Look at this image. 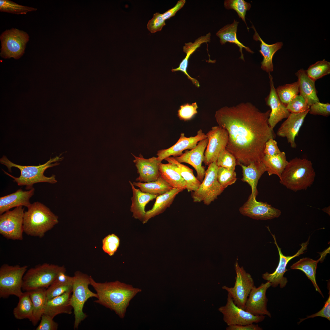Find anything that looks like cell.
I'll use <instances>...</instances> for the list:
<instances>
[{"mask_svg": "<svg viewBox=\"0 0 330 330\" xmlns=\"http://www.w3.org/2000/svg\"><path fill=\"white\" fill-rule=\"evenodd\" d=\"M270 111L262 112L247 102L225 106L216 112L218 126L228 134L226 148L235 157L237 165L262 161L266 142L276 137L268 122Z\"/></svg>", "mask_w": 330, "mask_h": 330, "instance_id": "obj_1", "label": "cell"}, {"mask_svg": "<svg viewBox=\"0 0 330 330\" xmlns=\"http://www.w3.org/2000/svg\"><path fill=\"white\" fill-rule=\"evenodd\" d=\"M90 285L97 295L94 302L113 311L121 318L125 316L131 300L141 289L118 280L96 282L91 276Z\"/></svg>", "mask_w": 330, "mask_h": 330, "instance_id": "obj_2", "label": "cell"}, {"mask_svg": "<svg viewBox=\"0 0 330 330\" xmlns=\"http://www.w3.org/2000/svg\"><path fill=\"white\" fill-rule=\"evenodd\" d=\"M315 176L311 161L296 157L288 161L279 178L280 182L288 189L297 192L311 186Z\"/></svg>", "mask_w": 330, "mask_h": 330, "instance_id": "obj_3", "label": "cell"}, {"mask_svg": "<svg viewBox=\"0 0 330 330\" xmlns=\"http://www.w3.org/2000/svg\"><path fill=\"white\" fill-rule=\"evenodd\" d=\"M62 158L57 156L50 158L45 163L38 166H22L16 164L9 160L7 157L3 156L0 159L1 164L6 166L9 171L11 172V168L15 167L19 169L20 175L18 177H15L3 170L7 175L13 178V181L17 183L19 186H26V189L30 190L33 188V185L39 182H47L54 184L57 182L55 176L53 175L50 177L45 176V171L47 169L58 165L59 163H53L60 160Z\"/></svg>", "mask_w": 330, "mask_h": 330, "instance_id": "obj_4", "label": "cell"}, {"mask_svg": "<svg viewBox=\"0 0 330 330\" xmlns=\"http://www.w3.org/2000/svg\"><path fill=\"white\" fill-rule=\"evenodd\" d=\"M24 212V232L28 236L43 237L58 222V217L43 204H31Z\"/></svg>", "mask_w": 330, "mask_h": 330, "instance_id": "obj_5", "label": "cell"}, {"mask_svg": "<svg viewBox=\"0 0 330 330\" xmlns=\"http://www.w3.org/2000/svg\"><path fill=\"white\" fill-rule=\"evenodd\" d=\"M90 277L79 271L75 272L73 276L72 293L70 302L74 311L75 329H77L82 321L87 317L83 311L86 302L90 298L97 297L96 293L93 292L89 288Z\"/></svg>", "mask_w": 330, "mask_h": 330, "instance_id": "obj_6", "label": "cell"}, {"mask_svg": "<svg viewBox=\"0 0 330 330\" xmlns=\"http://www.w3.org/2000/svg\"><path fill=\"white\" fill-rule=\"evenodd\" d=\"M61 272H66L64 266L46 263L30 268L24 276L22 290L29 291L40 288H47Z\"/></svg>", "mask_w": 330, "mask_h": 330, "instance_id": "obj_7", "label": "cell"}, {"mask_svg": "<svg viewBox=\"0 0 330 330\" xmlns=\"http://www.w3.org/2000/svg\"><path fill=\"white\" fill-rule=\"evenodd\" d=\"M28 266L2 265L0 268V297L7 298L11 295L18 298L22 291L23 279Z\"/></svg>", "mask_w": 330, "mask_h": 330, "instance_id": "obj_8", "label": "cell"}, {"mask_svg": "<svg viewBox=\"0 0 330 330\" xmlns=\"http://www.w3.org/2000/svg\"><path fill=\"white\" fill-rule=\"evenodd\" d=\"M205 170L204 179L198 189L191 194L193 202H203L207 205L217 199L224 190L218 181L217 172L218 167L216 161L209 165Z\"/></svg>", "mask_w": 330, "mask_h": 330, "instance_id": "obj_9", "label": "cell"}, {"mask_svg": "<svg viewBox=\"0 0 330 330\" xmlns=\"http://www.w3.org/2000/svg\"><path fill=\"white\" fill-rule=\"evenodd\" d=\"M28 34L16 28L6 30L0 36L1 48L0 56L5 58H20L24 53L29 40Z\"/></svg>", "mask_w": 330, "mask_h": 330, "instance_id": "obj_10", "label": "cell"}, {"mask_svg": "<svg viewBox=\"0 0 330 330\" xmlns=\"http://www.w3.org/2000/svg\"><path fill=\"white\" fill-rule=\"evenodd\" d=\"M234 268L236 276L234 286L229 287L225 286L222 288L228 292L236 305L244 310L249 293L255 286L254 281L250 274L247 273L243 266H240L237 258Z\"/></svg>", "mask_w": 330, "mask_h": 330, "instance_id": "obj_11", "label": "cell"}, {"mask_svg": "<svg viewBox=\"0 0 330 330\" xmlns=\"http://www.w3.org/2000/svg\"><path fill=\"white\" fill-rule=\"evenodd\" d=\"M24 212V208L20 206L1 215L0 234L8 239L22 240Z\"/></svg>", "mask_w": 330, "mask_h": 330, "instance_id": "obj_12", "label": "cell"}, {"mask_svg": "<svg viewBox=\"0 0 330 330\" xmlns=\"http://www.w3.org/2000/svg\"><path fill=\"white\" fill-rule=\"evenodd\" d=\"M219 310L223 314L224 321L228 326L257 323L265 318L264 315H254L237 306L229 294L226 304Z\"/></svg>", "mask_w": 330, "mask_h": 330, "instance_id": "obj_13", "label": "cell"}, {"mask_svg": "<svg viewBox=\"0 0 330 330\" xmlns=\"http://www.w3.org/2000/svg\"><path fill=\"white\" fill-rule=\"evenodd\" d=\"M267 228L273 237L274 241V243L278 249L279 255V261L278 266L273 273H270L266 272L262 275V277L264 280L269 281L271 283V286L273 287H276L279 285L280 287L283 288L286 286L288 282L287 278L284 277V274L288 270L286 268L288 263L292 259L299 256L300 255L304 253V251L307 249L309 239L307 241L301 245V248L295 255L291 256H286L284 255L282 253L281 248L279 247L277 243L275 235L271 233L268 226Z\"/></svg>", "mask_w": 330, "mask_h": 330, "instance_id": "obj_14", "label": "cell"}, {"mask_svg": "<svg viewBox=\"0 0 330 330\" xmlns=\"http://www.w3.org/2000/svg\"><path fill=\"white\" fill-rule=\"evenodd\" d=\"M208 142L204 153V162L206 165L217 161L222 150L226 148L228 141L227 130L219 126L211 128L206 134Z\"/></svg>", "mask_w": 330, "mask_h": 330, "instance_id": "obj_15", "label": "cell"}, {"mask_svg": "<svg viewBox=\"0 0 330 330\" xmlns=\"http://www.w3.org/2000/svg\"><path fill=\"white\" fill-rule=\"evenodd\" d=\"M256 197L250 195L247 201L240 207L242 215L256 220H267L278 218L281 211L267 203L258 201Z\"/></svg>", "mask_w": 330, "mask_h": 330, "instance_id": "obj_16", "label": "cell"}, {"mask_svg": "<svg viewBox=\"0 0 330 330\" xmlns=\"http://www.w3.org/2000/svg\"><path fill=\"white\" fill-rule=\"evenodd\" d=\"M271 286L269 281L262 283L257 288L255 285L249 293L244 310L254 315H266L271 317V314L267 309L268 299L266 295L267 289Z\"/></svg>", "mask_w": 330, "mask_h": 330, "instance_id": "obj_17", "label": "cell"}, {"mask_svg": "<svg viewBox=\"0 0 330 330\" xmlns=\"http://www.w3.org/2000/svg\"><path fill=\"white\" fill-rule=\"evenodd\" d=\"M208 142L207 138L203 139L190 150L186 151L181 155L174 157L180 163H186L192 166L196 172V178L201 182L205 174V167L202 166V163L204 161V153Z\"/></svg>", "mask_w": 330, "mask_h": 330, "instance_id": "obj_18", "label": "cell"}, {"mask_svg": "<svg viewBox=\"0 0 330 330\" xmlns=\"http://www.w3.org/2000/svg\"><path fill=\"white\" fill-rule=\"evenodd\" d=\"M268 73L270 91L265 100L266 105L271 108L268 122L271 128L273 130L279 122L287 118L290 112L287 109L286 106L280 101L274 86L273 78L270 73Z\"/></svg>", "mask_w": 330, "mask_h": 330, "instance_id": "obj_19", "label": "cell"}, {"mask_svg": "<svg viewBox=\"0 0 330 330\" xmlns=\"http://www.w3.org/2000/svg\"><path fill=\"white\" fill-rule=\"evenodd\" d=\"M207 138L206 134L201 129L197 131L196 135L189 137H185V134L182 133L179 138L173 145L168 148L161 149L157 152V158L161 162L163 160L171 156L173 157L179 156L183 153V151L192 149L199 141Z\"/></svg>", "mask_w": 330, "mask_h": 330, "instance_id": "obj_20", "label": "cell"}, {"mask_svg": "<svg viewBox=\"0 0 330 330\" xmlns=\"http://www.w3.org/2000/svg\"><path fill=\"white\" fill-rule=\"evenodd\" d=\"M309 111V109L300 113H290L288 117L281 124L277 131V135L280 137L286 138L288 143L292 148H295L296 147L295 137L298 136L300 128Z\"/></svg>", "mask_w": 330, "mask_h": 330, "instance_id": "obj_21", "label": "cell"}, {"mask_svg": "<svg viewBox=\"0 0 330 330\" xmlns=\"http://www.w3.org/2000/svg\"><path fill=\"white\" fill-rule=\"evenodd\" d=\"M132 154L135 159L133 162L139 175L136 181L147 182L155 181L159 178L160 176L159 165L161 162L157 157L145 159L141 154L139 156Z\"/></svg>", "mask_w": 330, "mask_h": 330, "instance_id": "obj_22", "label": "cell"}, {"mask_svg": "<svg viewBox=\"0 0 330 330\" xmlns=\"http://www.w3.org/2000/svg\"><path fill=\"white\" fill-rule=\"evenodd\" d=\"M35 189L28 191H23L20 189L16 191L0 198V215L10 209L20 206L28 207L31 204L29 200L33 196Z\"/></svg>", "mask_w": 330, "mask_h": 330, "instance_id": "obj_23", "label": "cell"}, {"mask_svg": "<svg viewBox=\"0 0 330 330\" xmlns=\"http://www.w3.org/2000/svg\"><path fill=\"white\" fill-rule=\"evenodd\" d=\"M129 182L133 192L130 210L133 213V217L143 221L146 213L145 206L150 201L156 199L158 195L143 192L139 189H136L130 181Z\"/></svg>", "mask_w": 330, "mask_h": 330, "instance_id": "obj_24", "label": "cell"}, {"mask_svg": "<svg viewBox=\"0 0 330 330\" xmlns=\"http://www.w3.org/2000/svg\"><path fill=\"white\" fill-rule=\"evenodd\" d=\"M72 292H67L60 296L48 300L43 314L52 319L57 315L61 314H71L73 309L70 302Z\"/></svg>", "mask_w": 330, "mask_h": 330, "instance_id": "obj_25", "label": "cell"}, {"mask_svg": "<svg viewBox=\"0 0 330 330\" xmlns=\"http://www.w3.org/2000/svg\"><path fill=\"white\" fill-rule=\"evenodd\" d=\"M186 189L185 188H173L166 193L158 196L152 209L146 212L143 221L147 223L151 218L163 212L172 204L176 196Z\"/></svg>", "mask_w": 330, "mask_h": 330, "instance_id": "obj_26", "label": "cell"}, {"mask_svg": "<svg viewBox=\"0 0 330 330\" xmlns=\"http://www.w3.org/2000/svg\"><path fill=\"white\" fill-rule=\"evenodd\" d=\"M238 165L242 170L243 178L241 180L248 183L251 187V193L250 196L256 197L258 194L257 186L258 180L266 171L264 164L260 161L252 163L247 166L241 164Z\"/></svg>", "mask_w": 330, "mask_h": 330, "instance_id": "obj_27", "label": "cell"}, {"mask_svg": "<svg viewBox=\"0 0 330 330\" xmlns=\"http://www.w3.org/2000/svg\"><path fill=\"white\" fill-rule=\"evenodd\" d=\"M211 36V33H209L205 35L201 36L199 37L193 42H189L185 43L184 46H183V52L186 54L185 57L180 62L178 67L175 68H173L171 70L172 72L178 71L182 72L187 76L188 78L192 81L193 83L197 87L200 86L198 81L197 79L191 77L187 71L189 59L191 55L200 46L202 43L210 42Z\"/></svg>", "mask_w": 330, "mask_h": 330, "instance_id": "obj_28", "label": "cell"}, {"mask_svg": "<svg viewBox=\"0 0 330 330\" xmlns=\"http://www.w3.org/2000/svg\"><path fill=\"white\" fill-rule=\"evenodd\" d=\"M251 28L255 31L253 39L256 41H259L261 42L260 50L259 51L263 57L262 61L261 62V68L268 73H270L273 70L272 61L273 56L277 51L282 48L283 43L279 42L272 44H267L260 37L253 25L252 26Z\"/></svg>", "mask_w": 330, "mask_h": 330, "instance_id": "obj_29", "label": "cell"}, {"mask_svg": "<svg viewBox=\"0 0 330 330\" xmlns=\"http://www.w3.org/2000/svg\"><path fill=\"white\" fill-rule=\"evenodd\" d=\"M295 74L298 79L300 95L304 98L307 104L310 106L319 101L317 95L315 81L308 76L306 70L300 69Z\"/></svg>", "mask_w": 330, "mask_h": 330, "instance_id": "obj_30", "label": "cell"}, {"mask_svg": "<svg viewBox=\"0 0 330 330\" xmlns=\"http://www.w3.org/2000/svg\"><path fill=\"white\" fill-rule=\"evenodd\" d=\"M239 23L234 20L232 24H227L220 29L217 32L216 35L219 38L220 43L222 45L225 44L227 42L236 44L239 48V50L240 53V58L244 61L242 52L243 48L250 53H252L254 52L248 47L244 45L237 39V32Z\"/></svg>", "mask_w": 330, "mask_h": 330, "instance_id": "obj_31", "label": "cell"}, {"mask_svg": "<svg viewBox=\"0 0 330 330\" xmlns=\"http://www.w3.org/2000/svg\"><path fill=\"white\" fill-rule=\"evenodd\" d=\"M159 170L160 176L173 188L186 189L185 183L175 164L161 162L159 164Z\"/></svg>", "mask_w": 330, "mask_h": 330, "instance_id": "obj_32", "label": "cell"}, {"mask_svg": "<svg viewBox=\"0 0 330 330\" xmlns=\"http://www.w3.org/2000/svg\"><path fill=\"white\" fill-rule=\"evenodd\" d=\"M324 254L317 260H313L309 258H303L294 263L290 267L292 270H299L303 272L309 279L311 280L316 291L318 292L324 298V296L317 283L316 279V271L317 264L320 261L323 260Z\"/></svg>", "mask_w": 330, "mask_h": 330, "instance_id": "obj_33", "label": "cell"}, {"mask_svg": "<svg viewBox=\"0 0 330 330\" xmlns=\"http://www.w3.org/2000/svg\"><path fill=\"white\" fill-rule=\"evenodd\" d=\"M262 161L269 176L275 174L279 178L288 162L285 152L282 151L273 156L265 155Z\"/></svg>", "mask_w": 330, "mask_h": 330, "instance_id": "obj_34", "label": "cell"}, {"mask_svg": "<svg viewBox=\"0 0 330 330\" xmlns=\"http://www.w3.org/2000/svg\"><path fill=\"white\" fill-rule=\"evenodd\" d=\"M17 306L14 309L13 314L17 319H28L32 324L34 323L33 305L29 291H25L19 298Z\"/></svg>", "mask_w": 330, "mask_h": 330, "instance_id": "obj_35", "label": "cell"}, {"mask_svg": "<svg viewBox=\"0 0 330 330\" xmlns=\"http://www.w3.org/2000/svg\"><path fill=\"white\" fill-rule=\"evenodd\" d=\"M29 292L33 307V314L34 323L33 325L35 326L41 320L48 300L46 289L40 288Z\"/></svg>", "mask_w": 330, "mask_h": 330, "instance_id": "obj_36", "label": "cell"}, {"mask_svg": "<svg viewBox=\"0 0 330 330\" xmlns=\"http://www.w3.org/2000/svg\"><path fill=\"white\" fill-rule=\"evenodd\" d=\"M164 160L168 163H173L177 165L178 171L185 183L186 189L188 192H194L198 189L201 182L195 177L192 169L178 162L173 157H169Z\"/></svg>", "mask_w": 330, "mask_h": 330, "instance_id": "obj_37", "label": "cell"}, {"mask_svg": "<svg viewBox=\"0 0 330 330\" xmlns=\"http://www.w3.org/2000/svg\"><path fill=\"white\" fill-rule=\"evenodd\" d=\"M133 184L143 192L158 196L173 189L160 176L154 181L144 183L134 182Z\"/></svg>", "mask_w": 330, "mask_h": 330, "instance_id": "obj_38", "label": "cell"}, {"mask_svg": "<svg viewBox=\"0 0 330 330\" xmlns=\"http://www.w3.org/2000/svg\"><path fill=\"white\" fill-rule=\"evenodd\" d=\"M276 90L280 101L286 106L290 101L299 93V82L297 81L290 84L280 86Z\"/></svg>", "mask_w": 330, "mask_h": 330, "instance_id": "obj_39", "label": "cell"}, {"mask_svg": "<svg viewBox=\"0 0 330 330\" xmlns=\"http://www.w3.org/2000/svg\"><path fill=\"white\" fill-rule=\"evenodd\" d=\"M306 72L307 75L312 80H316L330 73V63L324 59L318 61L310 65Z\"/></svg>", "mask_w": 330, "mask_h": 330, "instance_id": "obj_40", "label": "cell"}, {"mask_svg": "<svg viewBox=\"0 0 330 330\" xmlns=\"http://www.w3.org/2000/svg\"><path fill=\"white\" fill-rule=\"evenodd\" d=\"M37 10V8L22 6L9 0H0V12L21 14Z\"/></svg>", "mask_w": 330, "mask_h": 330, "instance_id": "obj_41", "label": "cell"}, {"mask_svg": "<svg viewBox=\"0 0 330 330\" xmlns=\"http://www.w3.org/2000/svg\"><path fill=\"white\" fill-rule=\"evenodd\" d=\"M72 282L73 280L71 282H64L54 280L46 289L48 300L60 296L67 292H72Z\"/></svg>", "mask_w": 330, "mask_h": 330, "instance_id": "obj_42", "label": "cell"}, {"mask_svg": "<svg viewBox=\"0 0 330 330\" xmlns=\"http://www.w3.org/2000/svg\"><path fill=\"white\" fill-rule=\"evenodd\" d=\"M224 6L227 9H233L237 12L240 18H241L246 24L248 30L245 19L246 11L251 7L250 3L244 0H226L224 1Z\"/></svg>", "mask_w": 330, "mask_h": 330, "instance_id": "obj_43", "label": "cell"}, {"mask_svg": "<svg viewBox=\"0 0 330 330\" xmlns=\"http://www.w3.org/2000/svg\"><path fill=\"white\" fill-rule=\"evenodd\" d=\"M217 177L218 182L224 189L234 184L237 179L235 170L222 167H218Z\"/></svg>", "mask_w": 330, "mask_h": 330, "instance_id": "obj_44", "label": "cell"}, {"mask_svg": "<svg viewBox=\"0 0 330 330\" xmlns=\"http://www.w3.org/2000/svg\"><path fill=\"white\" fill-rule=\"evenodd\" d=\"M216 163L218 167H222L233 170H235L237 165L235 157L226 148L222 150L220 153Z\"/></svg>", "mask_w": 330, "mask_h": 330, "instance_id": "obj_45", "label": "cell"}, {"mask_svg": "<svg viewBox=\"0 0 330 330\" xmlns=\"http://www.w3.org/2000/svg\"><path fill=\"white\" fill-rule=\"evenodd\" d=\"M310 106L304 98L300 95H297L292 99L286 106V108L290 112L298 113L304 112L309 109Z\"/></svg>", "mask_w": 330, "mask_h": 330, "instance_id": "obj_46", "label": "cell"}, {"mask_svg": "<svg viewBox=\"0 0 330 330\" xmlns=\"http://www.w3.org/2000/svg\"><path fill=\"white\" fill-rule=\"evenodd\" d=\"M120 244L119 238L114 234H109L102 240V248L110 256L113 255L117 251Z\"/></svg>", "mask_w": 330, "mask_h": 330, "instance_id": "obj_47", "label": "cell"}, {"mask_svg": "<svg viewBox=\"0 0 330 330\" xmlns=\"http://www.w3.org/2000/svg\"><path fill=\"white\" fill-rule=\"evenodd\" d=\"M198 108L196 102L191 104L187 103L182 105L178 111V116L182 120H190L197 113Z\"/></svg>", "mask_w": 330, "mask_h": 330, "instance_id": "obj_48", "label": "cell"}, {"mask_svg": "<svg viewBox=\"0 0 330 330\" xmlns=\"http://www.w3.org/2000/svg\"><path fill=\"white\" fill-rule=\"evenodd\" d=\"M165 25V20L163 17L162 14L156 13L153 14L152 18L148 21L147 28L151 33H155L161 31Z\"/></svg>", "mask_w": 330, "mask_h": 330, "instance_id": "obj_49", "label": "cell"}, {"mask_svg": "<svg viewBox=\"0 0 330 330\" xmlns=\"http://www.w3.org/2000/svg\"><path fill=\"white\" fill-rule=\"evenodd\" d=\"M309 112L313 115L328 117L330 115V104L319 101L316 102L310 106Z\"/></svg>", "mask_w": 330, "mask_h": 330, "instance_id": "obj_50", "label": "cell"}, {"mask_svg": "<svg viewBox=\"0 0 330 330\" xmlns=\"http://www.w3.org/2000/svg\"><path fill=\"white\" fill-rule=\"evenodd\" d=\"M40 320V322L36 330H57L58 324L53 320V319L43 314Z\"/></svg>", "mask_w": 330, "mask_h": 330, "instance_id": "obj_51", "label": "cell"}, {"mask_svg": "<svg viewBox=\"0 0 330 330\" xmlns=\"http://www.w3.org/2000/svg\"><path fill=\"white\" fill-rule=\"evenodd\" d=\"M329 290V296L325 303L324 306L317 313L310 316H307L305 318L300 319V321L298 323L299 324L304 320L309 318H313L317 317H321L325 318L328 320H330V294Z\"/></svg>", "mask_w": 330, "mask_h": 330, "instance_id": "obj_52", "label": "cell"}, {"mask_svg": "<svg viewBox=\"0 0 330 330\" xmlns=\"http://www.w3.org/2000/svg\"><path fill=\"white\" fill-rule=\"evenodd\" d=\"M281 152L278 146L277 142L274 139H270L266 142L264 151L265 155L273 156Z\"/></svg>", "mask_w": 330, "mask_h": 330, "instance_id": "obj_53", "label": "cell"}, {"mask_svg": "<svg viewBox=\"0 0 330 330\" xmlns=\"http://www.w3.org/2000/svg\"><path fill=\"white\" fill-rule=\"evenodd\" d=\"M185 2V0H180L178 1L174 7L162 14L164 19L166 20L174 16L176 13L183 6Z\"/></svg>", "mask_w": 330, "mask_h": 330, "instance_id": "obj_54", "label": "cell"}, {"mask_svg": "<svg viewBox=\"0 0 330 330\" xmlns=\"http://www.w3.org/2000/svg\"><path fill=\"white\" fill-rule=\"evenodd\" d=\"M227 330H262V329L258 324L254 323L244 325H235L228 326Z\"/></svg>", "mask_w": 330, "mask_h": 330, "instance_id": "obj_55", "label": "cell"}]
</instances>
